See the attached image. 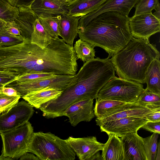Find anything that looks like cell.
Listing matches in <instances>:
<instances>
[{
	"label": "cell",
	"mask_w": 160,
	"mask_h": 160,
	"mask_svg": "<svg viewBox=\"0 0 160 160\" xmlns=\"http://www.w3.org/2000/svg\"><path fill=\"white\" fill-rule=\"evenodd\" d=\"M115 76L114 67L108 58L86 62L60 95L46 103L48 108L55 117L62 116L73 103L87 98L96 99L101 89Z\"/></svg>",
	"instance_id": "6da1fadb"
},
{
	"label": "cell",
	"mask_w": 160,
	"mask_h": 160,
	"mask_svg": "<svg viewBox=\"0 0 160 160\" xmlns=\"http://www.w3.org/2000/svg\"><path fill=\"white\" fill-rule=\"evenodd\" d=\"M129 19L117 12H104L78 29V34L81 40L104 49L109 58L124 48L132 38Z\"/></svg>",
	"instance_id": "7a4b0ae2"
},
{
	"label": "cell",
	"mask_w": 160,
	"mask_h": 160,
	"mask_svg": "<svg viewBox=\"0 0 160 160\" xmlns=\"http://www.w3.org/2000/svg\"><path fill=\"white\" fill-rule=\"evenodd\" d=\"M160 57L156 46L151 44L149 39L133 37L126 47L110 60L119 77L143 84L149 66Z\"/></svg>",
	"instance_id": "3957f363"
},
{
	"label": "cell",
	"mask_w": 160,
	"mask_h": 160,
	"mask_svg": "<svg viewBox=\"0 0 160 160\" xmlns=\"http://www.w3.org/2000/svg\"><path fill=\"white\" fill-rule=\"evenodd\" d=\"M27 152L35 154L40 160H74L76 154L67 139L50 132H33Z\"/></svg>",
	"instance_id": "277c9868"
},
{
	"label": "cell",
	"mask_w": 160,
	"mask_h": 160,
	"mask_svg": "<svg viewBox=\"0 0 160 160\" xmlns=\"http://www.w3.org/2000/svg\"><path fill=\"white\" fill-rule=\"evenodd\" d=\"M144 89L142 84L115 76L101 89L96 99L137 103Z\"/></svg>",
	"instance_id": "5b68a950"
},
{
	"label": "cell",
	"mask_w": 160,
	"mask_h": 160,
	"mask_svg": "<svg viewBox=\"0 0 160 160\" xmlns=\"http://www.w3.org/2000/svg\"><path fill=\"white\" fill-rule=\"evenodd\" d=\"M33 132V128L28 121L12 130L0 133L2 147L1 155L12 160H17L27 152Z\"/></svg>",
	"instance_id": "8992f818"
},
{
	"label": "cell",
	"mask_w": 160,
	"mask_h": 160,
	"mask_svg": "<svg viewBox=\"0 0 160 160\" xmlns=\"http://www.w3.org/2000/svg\"><path fill=\"white\" fill-rule=\"evenodd\" d=\"M32 107L26 101L22 100L0 112V133L15 129L28 122L34 112Z\"/></svg>",
	"instance_id": "52a82bcc"
},
{
	"label": "cell",
	"mask_w": 160,
	"mask_h": 160,
	"mask_svg": "<svg viewBox=\"0 0 160 160\" xmlns=\"http://www.w3.org/2000/svg\"><path fill=\"white\" fill-rule=\"evenodd\" d=\"M74 76L57 75L48 78L23 82L13 81L5 87L14 89L22 97L29 92L46 88H52L62 90L71 82Z\"/></svg>",
	"instance_id": "ba28073f"
},
{
	"label": "cell",
	"mask_w": 160,
	"mask_h": 160,
	"mask_svg": "<svg viewBox=\"0 0 160 160\" xmlns=\"http://www.w3.org/2000/svg\"><path fill=\"white\" fill-rule=\"evenodd\" d=\"M130 32L135 38L149 39L160 31V19L152 13L133 15L129 18Z\"/></svg>",
	"instance_id": "9c48e42d"
},
{
	"label": "cell",
	"mask_w": 160,
	"mask_h": 160,
	"mask_svg": "<svg viewBox=\"0 0 160 160\" xmlns=\"http://www.w3.org/2000/svg\"><path fill=\"white\" fill-rule=\"evenodd\" d=\"M148 121L145 117H130L110 121L97 125L101 132L121 137L129 133L137 132Z\"/></svg>",
	"instance_id": "30bf717a"
},
{
	"label": "cell",
	"mask_w": 160,
	"mask_h": 160,
	"mask_svg": "<svg viewBox=\"0 0 160 160\" xmlns=\"http://www.w3.org/2000/svg\"><path fill=\"white\" fill-rule=\"evenodd\" d=\"M138 0H108L97 9L81 17L78 21V29L83 28L90 21L99 14L107 12H115L128 16L132 8Z\"/></svg>",
	"instance_id": "8fae6325"
},
{
	"label": "cell",
	"mask_w": 160,
	"mask_h": 160,
	"mask_svg": "<svg viewBox=\"0 0 160 160\" xmlns=\"http://www.w3.org/2000/svg\"><path fill=\"white\" fill-rule=\"evenodd\" d=\"M67 140L80 160H91L93 156L102 150L104 145L98 142L95 136L69 137Z\"/></svg>",
	"instance_id": "7c38bea8"
},
{
	"label": "cell",
	"mask_w": 160,
	"mask_h": 160,
	"mask_svg": "<svg viewBox=\"0 0 160 160\" xmlns=\"http://www.w3.org/2000/svg\"><path fill=\"white\" fill-rule=\"evenodd\" d=\"M93 100L87 98L74 103L64 111L62 116L68 118L69 122L73 127L81 122H90L95 117Z\"/></svg>",
	"instance_id": "4fadbf2b"
},
{
	"label": "cell",
	"mask_w": 160,
	"mask_h": 160,
	"mask_svg": "<svg viewBox=\"0 0 160 160\" xmlns=\"http://www.w3.org/2000/svg\"><path fill=\"white\" fill-rule=\"evenodd\" d=\"M120 138L124 160H147L143 138L137 132L129 133Z\"/></svg>",
	"instance_id": "5bb4252c"
},
{
	"label": "cell",
	"mask_w": 160,
	"mask_h": 160,
	"mask_svg": "<svg viewBox=\"0 0 160 160\" xmlns=\"http://www.w3.org/2000/svg\"><path fill=\"white\" fill-rule=\"evenodd\" d=\"M65 0H35L30 8L38 17L41 14L56 17L68 13Z\"/></svg>",
	"instance_id": "9a60e30c"
},
{
	"label": "cell",
	"mask_w": 160,
	"mask_h": 160,
	"mask_svg": "<svg viewBox=\"0 0 160 160\" xmlns=\"http://www.w3.org/2000/svg\"><path fill=\"white\" fill-rule=\"evenodd\" d=\"M59 36L67 44L73 45L78 35V21L81 17L71 16L68 13L57 16Z\"/></svg>",
	"instance_id": "2e32d148"
},
{
	"label": "cell",
	"mask_w": 160,
	"mask_h": 160,
	"mask_svg": "<svg viewBox=\"0 0 160 160\" xmlns=\"http://www.w3.org/2000/svg\"><path fill=\"white\" fill-rule=\"evenodd\" d=\"M96 100L94 111L95 116L98 119L130 108L142 106L137 103H127L110 100Z\"/></svg>",
	"instance_id": "e0dca14e"
},
{
	"label": "cell",
	"mask_w": 160,
	"mask_h": 160,
	"mask_svg": "<svg viewBox=\"0 0 160 160\" xmlns=\"http://www.w3.org/2000/svg\"><path fill=\"white\" fill-rule=\"evenodd\" d=\"M108 0H72L67 2L68 14L82 17L97 9Z\"/></svg>",
	"instance_id": "ac0fdd59"
},
{
	"label": "cell",
	"mask_w": 160,
	"mask_h": 160,
	"mask_svg": "<svg viewBox=\"0 0 160 160\" xmlns=\"http://www.w3.org/2000/svg\"><path fill=\"white\" fill-rule=\"evenodd\" d=\"M62 91L52 88H46L29 92L22 98L32 107L39 109L42 104L57 98Z\"/></svg>",
	"instance_id": "d6986e66"
},
{
	"label": "cell",
	"mask_w": 160,
	"mask_h": 160,
	"mask_svg": "<svg viewBox=\"0 0 160 160\" xmlns=\"http://www.w3.org/2000/svg\"><path fill=\"white\" fill-rule=\"evenodd\" d=\"M18 16L14 21L18 25L23 39H30L34 24L37 16L30 8H18Z\"/></svg>",
	"instance_id": "ffe728a7"
},
{
	"label": "cell",
	"mask_w": 160,
	"mask_h": 160,
	"mask_svg": "<svg viewBox=\"0 0 160 160\" xmlns=\"http://www.w3.org/2000/svg\"><path fill=\"white\" fill-rule=\"evenodd\" d=\"M108 139L102 151L103 160H124L123 148L120 138L113 134H108Z\"/></svg>",
	"instance_id": "44dd1931"
},
{
	"label": "cell",
	"mask_w": 160,
	"mask_h": 160,
	"mask_svg": "<svg viewBox=\"0 0 160 160\" xmlns=\"http://www.w3.org/2000/svg\"><path fill=\"white\" fill-rule=\"evenodd\" d=\"M146 89L160 96V61L159 59H154L148 67L145 73Z\"/></svg>",
	"instance_id": "7402d4cb"
},
{
	"label": "cell",
	"mask_w": 160,
	"mask_h": 160,
	"mask_svg": "<svg viewBox=\"0 0 160 160\" xmlns=\"http://www.w3.org/2000/svg\"><path fill=\"white\" fill-rule=\"evenodd\" d=\"M154 110L143 106L133 108L122 111L101 119L96 118V122L97 125L101 123L123 118L145 117L148 113Z\"/></svg>",
	"instance_id": "603a6c76"
},
{
	"label": "cell",
	"mask_w": 160,
	"mask_h": 160,
	"mask_svg": "<svg viewBox=\"0 0 160 160\" xmlns=\"http://www.w3.org/2000/svg\"><path fill=\"white\" fill-rule=\"evenodd\" d=\"M52 38L47 32L38 18L35 20L31 38V42L44 48L52 41Z\"/></svg>",
	"instance_id": "cb8c5ba5"
},
{
	"label": "cell",
	"mask_w": 160,
	"mask_h": 160,
	"mask_svg": "<svg viewBox=\"0 0 160 160\" xmlns=\"http://www.w3.org/2000/svg\"><path fill=\"white\" fill-rule=\"evenodd\" d=\"M73 47L77 58L84 63L94 58L95 51L94 47L80 39L75 42Z\"/></svg>",
	"instance_id": "d4e9b609"
},
{
	"label": "cell",
	"mask_w": 160,
	"mask_h": 160,
	"mask_svg": "<svg viewBox=\"0 0 160 160\" xmlns=\"http://www.w3.org/2000/svg\"><path fill=\"white\" fill-rule=\"evenodd\" d=\"M137 103L140 105L152 110L160 108V96L146 88L139 95Z\"/></svg>",
	"instance_id": "484cf974"
},
{
	"label": "cell",
	"mask_w": 160,
	"mask_h": 160,
	"mask_svg": "<svg viewBox=\"0 0 160 160\" xmlns=\"http://www.w3.org/2000/svg\"><path fill=\"white\" fill-rule=\"evenodd\" d=\"M38 19L44 30L52 38H59L58 20L57 17L41 14Z\"/></svg>",
	"instance_id": "4316f807"
},
{
	"label": "cell",
	"mask_w": 160,
	"mask_h": 160,
	"mask_svg": "<svg viewBox=\"0 0 160 160\" xmlns=\"http://www.w3.org/2000/svg\"><path fill=\"white\" fill-rule=\"evenodd\" d=\"M158 137V134L153 133L151 136L142 138L147 160H155Z\"/></svg>",
	"instance_id": "83f0119b"
},
{
	"label": "cell",
	"mask_w": 160,
	"mask_h": 160,
	"mask_svg": "<svg viewBox=\"0 0 160 160\" xmlns=\"http://www.w3.org/2000/svg\"><path fill=\"white\" fill-rule=\"evenodd\" d=\"M18 12V8L11 5L8 0H0V19L6 22L14 21Z\"/></svg>",
	"instance_id": "f1b7e54d"
},
{
	"label": "cell",
	"mask_w": 160,
	"mask_h": 160,
	"mask_svg": "<svg viewBox=\"0 0 160 160\" xmlns=\"http://www.w3.org/2000/svg\"><path fill=\"white\" fill-rule=\"evenodd\" d=\"M160 5L159 0H138L135 6L133 15L152 13Z\"/></svg>",
	"instance_id": "f546056e"
},
{
	"label": "cell",
	"mask_w": 160,
	"mask_h": 160,
	"mask_svg": "<svg viewBox=\"0 0 160 160\" xmlns=\"http://www.w3.org/2000/svg\"><path fill=\"white\" fill-rule=\"evenodd\" d=\"M24 39L21 36H15L7 32L0 35V47H8L22 42Z\"/></svg>",
	"instance_id": "4dcf8cb0"
},
{
	"label": "cell",
	"mask_w": 160,
	"mask_h": 160,
	"mask_svg": "<svg viewBox=\"0 0 160 160\" xmlns=\"http://www.w3.org/2000/svg\"><path fill=\"white\" fill-rule=\"evenodd\" d=\"M56 75L50 73H34L26 74L19 76L13 82H23L38 80L49 78Z\"/></svg>",
	"instance_id": "1f68e13d"
},
{
	"label": "cell",
	"mask_w": 160,
	"mask_h": 160,
	"mask_svg": "<svg viewBox=\"0 0 160 160\" xmlns=\"http://www.w3.org/2000/svg\"><path fill=\"white\" fill-rule=\"evenodd\" d=\"M19 95L9 96L0 91V112L5 111L17 102L21 98Z\"/></svg>",
	"instance_id": "d6a6232c"
},
{
	"label": "cell",
	"mask_w": 160,
	"mask_h": 160,
	"mask_svg": "<svg viewBox=\"0 0 160 160\" xmlns=\"http://www.w3.org/2000/svg\"><path fill=\"white\" fill-rule=\"evenodd\" d=\"M19 76L14 72L0 71V88L5 87L8 83L17 79Z\"/></svg>",
	"instance_id": "836d02e7"
},
{
	"label": "cell",
	"mask_w": 160,
	"mask_h": 160,
	"mask_svg": "<svg viewBox=\"0 0 160 160\" xmlns=\"http://www.w3.org/2000/svg\"><path fill=\"white\" fill-rule=\"evenodd\" d=\"M144 129L153 133L160 134V122L148 121L142 128Z\"/></svg>",
	"instance_id": "e575fe53"
},
{
	"label": "cell",
	"mask_w": 160,
	"mask_h": 160,
	"mask_svg": "<svg viewBox=\"0 0 160 160\" xmlns=\"http://www.w3.org/2000/svg\"><path fill=\"white\" fill-rule=\"evenodd\" d=\"M5 29L7 32L10 34L21 36L19 28L14 20L7 22Z\"/></svg>",
	"instance_id": "d590c367"
},
{
	"label": "cell",
	"mask_w": 160,
	"mask_h": 160,
	"mask_svg": "<svg viewBox=\"0 0 160 160\" xmlns=\"http://www.w3.org/2000/svg\"><path fill=\"white\" fill-rule=\"evenodd\" d=\"M35 0H8L12 6L18 8H30L31 5Z\"/></svg>",
	"instance_id": "8d00e7d4"
},
{
	"label": "cell",
	"mask_w": 160,
	"mask_h": 160,
	"mask_svg": "<svg viewBox=\"0 0 160 160\" xmlns=\"http://www.w3.org/2000/svg\"><path fill=\"white\" fill-rule=\"evenodd\" d=\"M145 118L148 121L153 122H160V108L155 110L148 113Z\"/></svg>",
	"instance_id": "74e56055"
},
{
	"label": "cell",
	"mask_w": 160,
	"mask_h": 160,
	"mask_svg": "<svg viewBox=\"0 0 160 160\" xmlns=\"http://www.w3.org/2000/svg\"><path fill=\"white\" fill-rule=\"evenodd\" d=\"M1 91L3 93L9 96H16L18 95L16 90L11 87H3L1 89Z\"/></svg>",
	"instance_id": "f35d334b"
},
{
	"label": "cell",
	"mask_w": 160,
	"mask_h": 160,
	"mask_svg": "<svg viewBox=\"0 0 160 160\" xmlns=\"http://www.w3.org/2000/svg\"><path fill=\"white\" fill-rule=\"evenodd\" d=\"M20 160H40L36 156L33 154L27 152L24 153L19 158Z\"/></svg>",
	"instance_id": "ab89813d"
},
{
	"label": "cell",
	"mask_w": 160,
	"mask_h": 160,
	"mask_svg": "<svg viewBox=\"0 0 160 160\" xmlns=\"http://www.w3.org/2000/svg\"><path fill=\"white\" fill-rule=\"evenodd\" d=\"M7 22L5 21L0 19V35L7 32L5 29Z\"/></svg>",
	"instance_id": "60d3db41"
},
{
	"label": "cell",
	"mask_w": 160,
	"mask_h": 160,
	"mask_svg": "<svg viewBox=\"0 0 160 160\" xmlns=\"http://www.w3.org/2000/svg\"><path fill=\"white\" fill-rule=\"evenodd\" d=\"M155 160H160V142L159 141L158 143V148L156 154Z\"/></svg>",
	"instance_id": "b9f144b4"
},
{
	"label": "cell",
	"mask_w": 160,
	"mask_h": 160,
	"mask_svg": "<svg viewBox=\"0 0 160 160\" xmlns=\"http://www.w3.org/2000/svg\"><path fill=\"white\" fill-rule=\"evenodd\" d=\"M154 10L155 12L152 14L157 18L160 19V5Z\"/></svg>",
	"instance_id": "7bdbcfd3"
},
{
	"label": "cell",
	"mask_w": 160,
	"mask_h": 160,
	"mask_svg": "<svg viewBox=\"0 0 160 160\" xmlns=\"http://www.w3.org/2000/svg\"><path fill=\"white\" fill-rule=\"evenodd\" d=\"M103 160L101 155L99 152H98L95 155L93 156L91 158V160Z\"/></svg>",
	"instance_id": "ee69618b"
},
{
	"label": "cell",
	"mask_w": 160,
	"mask_h": 160,
	"mask_svg": "<svg viewBox=\"0 0 160 160\" xmlns=\"http://www.w3.org/2000/svg\"><path fill=\"white\" fill-rule=\"evenodd\" d=\"M12 160V159L9 157H5L2 155L0 156V160Z\"/></svg>",
	"instance_id": "f6af8a7d"
},
{
	"label": "cell",
	"mask_w": 160,
	"mask_h": 160,
	"mask_svg": "<svg viewBox=\"0 0 160 160\" xmlns=\"http://www.w3.org/2000/svg\"><path fill=\"white\" fill-rule=\"evenodd\" d=\"M65 0L68 1H70V0Z\"/></svg>",
	"instance_id": "bcb514c9"
},
{
	"label": "cell",
	"mask_w": 160,
	"mask_h": 160,
	"mask_svg": "<svg viewBox=\"0 0 160 160\" xmlns=\"http://www.w3.org/2000/svg\"><path fill=\"white\" fill-rule=\"evenodd\" d=\"M2 88H0V91H1V89H2Z\"/></svg>",
	"instance_id": "7dc6e473"
}]
</instances>
